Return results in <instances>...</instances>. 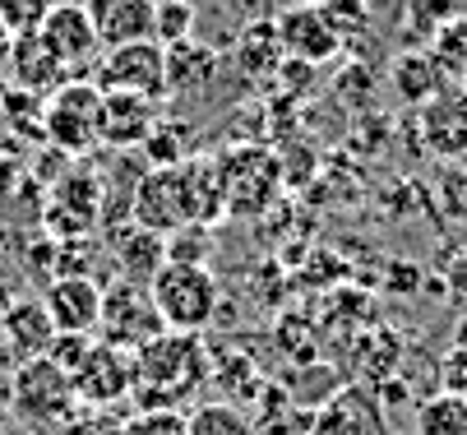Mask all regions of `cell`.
<instances>
[{
	"label": "cell",
	"instance_id": "cell-10",
	"mask_svg": "<svg viewBox=\"0 0 467 435\" xmlns=\"http://www.w3.org/2000/svg\"><path fill=\"white\" fill-rule=\"evenodd\" d=\"M130 218L135 227H149L158 236H171L176 227H190V195H185V181L181 167H153L149 176H140L135 185V200H130Z\"/></svg>",
	"mask_w": 467,
	"mask_h": 435
},
{
	"label": "cell",
	"instance_id": "cell-14",
	"mask_svg": "<svg viewBox=\"0 0 467 435\" xmlns=\"http://www.w3.org/2000/svg\"><path fill=\"white\" fill-rule=\"evenodd\" d=\"M153 5L158 0H84L102 51L130 47V42H153Z\"/></svg>",
	"mask_w": 467,
	"mask_h": 435
},
{
	"label": "cell",
	"instance_id": "cell-20",
	"mask_svg": "<svg viewBox=\"0 0 467 435\" xmlns=\"http://www.w3.org/2000/svg\"><path fill=\"white\" fill-rule=\"evenodd\" d=\"M185 435H254V421L236 403H199L185 412Z\"/></svg>",
	"mask_w": 467,
	"mask_h": 435
},
{
	"label": "cell",
	"instance_id": "cell-26",
	"mask_svg": "<svg viewBox=\"0 0 467 435\" xmlns=\"http://www.w3.org/2000/svg\"><path fill=\"white\" fill-rule=\"evenodd\" d=\"M88 347H93V338H88V334H56V338H51V347H47V361H51V366H60L65 376H75L79 361L88 357Z\"/></svg>",
	"mask_w": 467,
	"mask_h": 435
},
{
	"label": "cell",
	"instance_id": "cell-8",
	"mask_svg": "<svg viewBox=\"0 0 467 435\" xmlns=\"http://www.w3.org/2000/svg\"><path fill=\"white\" fill-rule=\"evenodd\" d=\"M70 389H75V403L79 408H111L116 399L135 394V352H120L111 343H93L88 357L79 361V370L70 376Z\"/></svg>",
	"mask_w": 467,
	"mask_h": 435
},
{
	"label": "cell",
	"instance_id": "cell-24",
	"mask_svg": "<svg viewBox=\"0 0 467 435\" xmlns=\"http://www.w3.org/2000/svg\"><path fill=\"white\" fill-rule=\"evenodd\" d=\"M393 84L403 88V98H431L440 84V60L431 56H403L393 70Z\"/></svg>",
	"mask_w": 467,
	"mask_h": 435
},
{
	"label": "cell",
	"instance_id": "cell-3",
	"mask_svg": "<svg viewBox=\"0 0 467 435\" xmlns=\"http://www.w3.org/2000/svg\"><path fill=\"white\" fill-rule=\"evenodd\" d=\"M10 403H15L19 421H28L33 430H51V435H60L65 426L79 417L70 376H65L60 366H51L47 357H33V361H24L15 370Z\"/></svg>",
	"mask_w": 467,
	"mask_h": 435
},
{
	"label": "cell",
	"instance_id": "cell-11",
	"mask_svg": "<svg viewBox=\"0 0 467 435\" xmlns=\"http://www.w3.org/2000/svg\"><path fill=\"white\" fill-rule=\"evenodd\" d=\"M274 33H278V51L292 60H306V66H324V60L343 51V37L333 33V24L324 19L319 5H292L274 24Z\"/></svg>",
	"mask_w": 467,
	"mask_h": 435
},
{
	"label": "cell",
	"instance_id": "cell-19",
	"mask_svg": "<svg viewBox=\"0 0 467 435\" xmlns=\"http://www.w3.org/2000/svg\"><path fill=\"white\" fill-rule=\"evenodd\" d=\"M162 264H167V236H158V232H149V227H130V232L116 241V274H120V278L149 287Z\"/></svg>",
	"mask_w": 467,
	"mask_h": 435
},
{
	"label": "cell",
	"instance_id": "cell-15",
	"mask_svg": "<svg viewBox=\"0 0 467 435\" xmlns=\"http://www.w3.org/2000/svg\"><path fill=\"white\" fill-rule=\"evenodd\" d=\"M5 79H10V88H19V93H28V98H37V102H47L60 84H70V75L60 70V60L47 51V42H42L37 33H19V37H15Z\"/></svg>",
	"mask_w": 467,
	"mask_h": 435
},
{
	"label": "cell",
	"instance_id": "cell-18",
	"mask_svg": "<svg viewBox=\"0 0 467 435\" xmlns=\"http://www.w3.org/2000/svg\"><path fill=\"white\" fill-rule=\"evenodd\" d=\"M379 430V408L366 389H338L319 412L310 435H375Z\"/></svg>",
	"mask_w": 467,
	"mask_h": 435
},
{
	"label": "cell",
	"instance_id": "cell-13",
	"mask_svg": "<svg viewBox=\"0 0 467 435\" xmlns=\"http://www.w3.org/2000/svg\"><path fill=\"white\" fill-rule=\"evenodd\" d=\"M162 126V111L153 98L140 93H102V144L111 149H140Z\"/></svg>",
	"mask_w": 467,
	"mask_h": 435
},
{
	"label": "cell",
	"instance_id": "cell-2",
	"mask_svg": "<svg viewBox=\"0 0 467 435\" xmlns=\"http://www.w3.org/2000/svg\"><path fill=\"white\" fill-rule=\"evenodd\" d=\"M149 296L162 316V329L171 334H204L223 306L218 278L194 264H162L158 278L149 283Z\"/></svg>",
	"mask_w": 467,
	"mask_h": 435
},
{
	"label": "cell",
	"instance_id": "cell-21",
	"mask_svg": "<svg viewBox=\"0 0 467 435\" xmlns=\"http://www.w3.org/2000/svg\"><path fill=\"white\" fill-rule=\"evenodd\" d=\"M417 435H467V403L440 389L417 408Z\"/></svg>",
	"mask_w": 467,
	"mask_h": 435
},
{
	"label": "cell",
	"instance_id": "cell-7",
	"mask_svg": "<svg viewBox=\"0 0 467 435\" xmlns=\"http://www.w3.org/2000/svg\"><path fill=\"white\" fill-rule=\"evenodd\" d=\"M98 93H140L162 102L167 98V75H162V47L158 42H130L102 51L98 70H93Z\"/></svg>",
	"mask_w": 467,
	"mask_h": 435
},
{
	"label": "cell",
	"instance_id": "cell-1",
	"mask_svg": "<svg viewBox=\"0 0 467 435\" xmlns=\"http://www.w3.org/2000/svg\"><path fill=\"white\" fill-rule=\"evenodd\" d=\"M209 376V357L199 334H158L135 352V399L140 412L149 408H181L185 394L199 389V380Z\"/></svg>",
	"mask_w": 467,
	"mask_h": 435
},
{
	"label": "cell",
	"instance_id": "cell-17",
	"mask_svg": "<svg viewBox=\"0 0 467 435\" xmlns=\"http://www.w3.org/2000/svg\"><path fill=\"white\" fill-rule=\"evenodd\" d=\"M0 338H5V347L15 357L33 361V357H47V347L56 338V325H51L42 301H10L5 316H0Z\"/></svg>",
	"mask_w": 467,
	"mask_h": 435
},
{
	"label": "cell",
	"instance_id": "cell-28",
	"mask_svg": "<svg viewBox=\"0 0 467 435\" xmlns=\"http://www.w3.org/2000/svg\"><path fill=\"white\" fill-rule=\"evenodd\" d=\"M319 10H324V19L333 24V33H338V37H348L352 28H361L366 15H370V10H366V0H324Z\"/></svg>",
	"mask_w": 467,
	"mask_h": 435
},
{
	"label": "cell",
	"instance_id": "cell-32",
	"mask_svg": "<svg viewBox=\"0 0 467 435\" xmlns=\"http://www.w3.org/2000/svg\"><path fill=\"white\" fill-rule=\"evenodd\" d=\"M462 167H467V149H462Z\"/></svg>",
	"mask_w": 467,
	"mask_h": 435
},
{
	"label": "cell",
	"instance_id": "cell-6",
	"mask_svg": "<svg viewBox=\"0 0 467 435\" xmlns=\"http://www.w3.org/2000/svg\"><path fill=\"white\" fill-rule=\"evenodd\" d=\"M37 37L47 42V51L60 60V70L70 79H93L98 60H102V42H98L93 19L79 0H56V5H47Z\"/></svg>",
	"mask_w": 467,
	"mask_h": 435
},
{
	"label": "cell",
	"instance_id": "cell-30",
	"mask_svg": "<svg viewBox=\"0 0 467 435\" xmlns=\"http://www.w3.org/2000/svg\"><path fill=\"white\" fill-rule=\"evenodd\" d=\"M440 66L467 70V19H462V24H449V28L440 33Z\"/></svg>",
	"mask_w": 467,
	"mask_h": 435
},
{
	"label": "cell",
	"instance_id": "cell-31",
	"mask_svg": "<svg viewBox=\"0 0 467 435\" xmlns=\"http://www.w3.org/2000/svg\"><path fill=\"white\" fill-rule=\"evenodd\" d=\"M10 51H15V33L5 28V19H0V79H5V70H10Z\"/></svg>",
	"mask_w": 467,
	"mask_h": 435
},
{
	"label": "cell",
	"instance_id": "cell-23",
	"mask_svg": "<svg viewBox=\"0 0 467 435\" xmlns=\"http://www.w3.org/2000/svg\"><path fill=\"white\" fill-rule=\"evenodd\" d=\"M209 251H213V241H209V227H176L167 236V264H194V269H209Z\"/></svg>",
	"mask_w": 467,
	"mask_h": 435
},
{
	"label": "cell",
	"instance_id": "cell-4",
	"mask_svg": "<svg viewBox=\"0 0 467 435\" xmlns=\"http://www.w3.org/2000/svg\"><path fill=\"white\" fill-rule=\"evenodd\" d=\"M42 140L65 153H88L102 144V93L93 79H70L42 102Z\"/></svg>",
	"mask_w": 467,
	"mask_h": 435
},
{
	"label": "cell",
	"instance_id": "cell-25",
	"mask_svg": "<svg viewBox=\"0 0 467 435\" xmlns=\"http://www.w3.org/2000/svg\"><path fill=\"white\" fill-rule=\"evenodd\" d=\"M125 435H185V412L181 408H149L125 426Z\"/></svg>",
	"mask_w": 467,
	"mask_h": 435
},
{
	"label": "cell",
	"instance_id": "cell-29",
	"mask_svg": "<svg viewBox=\"0 0 467 435\" xmlns=\"http://www.w3.org/2000/svg\"><path fill=\"white\" fill-rule=\"evenodd\" d=\"M440 385L444 394L467 403V347H449V357L440 361Z\"/></svg>",
	"mask_w": 467,
	"mask_h": 435
},
{
	"label": "cell",
	"instance_id": "cell-5",
	"mask_svg": "<svg viewBox=\"0 0 467 435\" xmlns=\"http://www.w3.org/2000/svg\"><path fill=\"white\" fill-rule=\"evenodd\" d=\"M98 334H102V343H111L120 352H140L144 343H153L167 329H162V316H158L149 287L144 283H130V278H116L111 287H102Z\"/></svg>",
	"mask_w": 467,
	"mask_h": 435
},
{
	"label": "cell",
	"instance_id": "cell-27",
	"mask_svg": "<svg viewBox=\"0 0 467 435\" xmlns=\"http://www.w3.org/2000/svg\"><path fill=\"white\" fill-rule=\"evenodd\" d=\"M47 15V0H0V19H5V28L19 37V33H37Z\"/></svg>",
	"mask_w": 467,
	"mask_h": 435
},
{
	"label": "cell",
	"instance_id": "cell-12",
	"mask_svg": "<svg viewBox=\"0 0 467 435\" xmlns=\"http://www.w3.org/2000/svg\"><path fill=\"white\" fill-rule=\"evenodd\" d=\"M47 316L56 325V334H98V320H102V287L88 278V274H75V278H56L42 296Z\"/></svg>",
	"mask_w": 467,
	"mask_h": 435
},
{
	"label": "cell",
	"instance_id": "cell-22",
	"mask_svg": "<svg viewBox=\"0 0 467 435\" xmlns=\"http://www.w3.org/2000/svg\"><path fill=\"white\" fill-rule=\"evenodd\" d=\"M194 0H158L153 5V42L158 47H176V42H190L194 37Z\"/></svg>",
	"mask_w": 467,
	"mask_h": 435
},
{
	"label": "cell",
	"instance_id": "cell-16",
	"mask_svg": "<svg viewBox=\"0 0 467 435\" xmlns=\"http://www.w3.org/2000/svg\"><path fill=\"white\" fill-rule=\"evenodd\" d=\"M218 51L204 42H176L162 47V75H167V98H185V93H204L218 79Z\"/></svg>",
	"mask_w": 467,
	"mask_h": 435
},
{
	"label": "cell",
	"instance_id": "cell-9",
	"mask_svg": "<svg viewBox=\"0 0 467 435\" xmlns=\"http://www.w3.org/2000/svg\"><path fill=\"white\" fill-rule=\"evenodd\" d=\"M218 181H223V204L232 213H259V209H269L278 191V162L264 149L245 144L218 162Z\"/></svg>",
	"mask_w": 467,
	"mask_h": 435
}]
</instances>
